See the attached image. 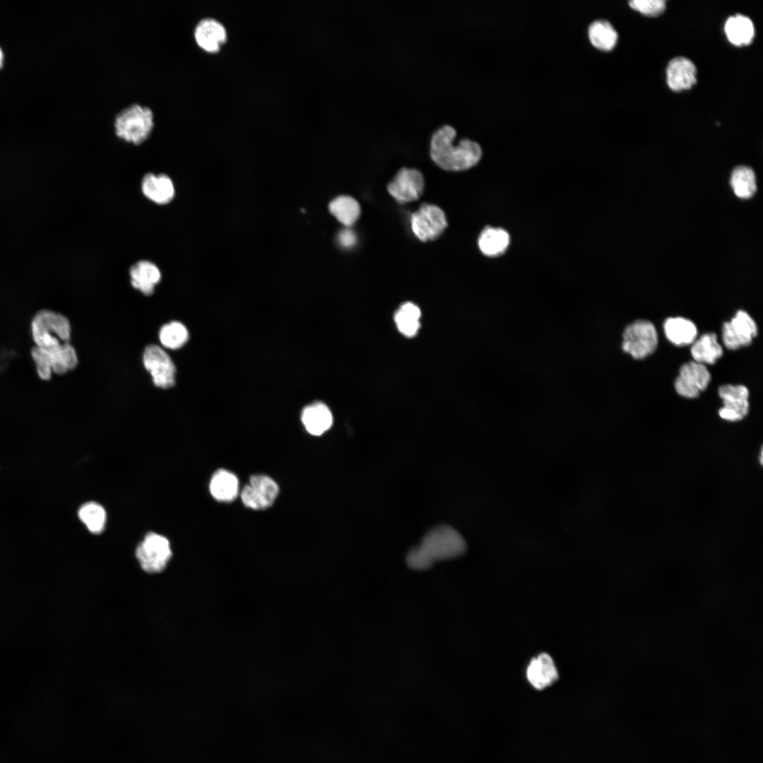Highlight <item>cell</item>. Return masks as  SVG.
I'll list each match as a JSON object with an SVG mask.
<instances>
[{
	"instance_id": "obj_1",
	"label": "cell",
	"mask_w": 763,
	"mask_h": 763,
	"mask_svg": "<svg viewBox=\"0 0 763 763\" xmlns=\"http://www.w3.org/2000/svg\"><path fill=\"white\" fill-rule=\"evenodd\" d=\"M456 129L443 124L432 133L430 142V155L432 161L447 171H461L475 166L482 157V148L475 141L461 138L454 144Z\"/></svg>"
},
{
	"instance_id": "obj_2",
	"label": "cell",
	"mask_w": 763,
	"mask_h": 763,
	"mask_svg": "<svg viewBox=\"0 0 763 763\" xmlns=\"http://www.w3.org/2000/svg\"><path fill=\"white\" fill-rule=\"evenodd\" d=\"M466 550V541L456 530L449 526H439L426 533L420 544L408 552L406 562L413 569L425 570L435 562L456 557Z\"/></svg>"
},
{
	"instance_id": "obj_3",
	"label": "cell",
	"mask_w": 763,
	"mask_h": 763,
	"mask_svg": "<svg viewBox=\"0 0 763 763\" xmlns=\"http://www.w3.org/2000/svg\"><path fill=\"white\" fill-rule=\"evenodd\" d=\"M154 126V115L148 107L133 104L122 110L115 117L114 127L119 138L134 145L144 142Z\"/></svg>"
},
{
	"instance_id": "obj_4",
	"label": "cell",
	"mask_w": 763,
	"mask_h": 763,
	"mask_svg": "<svg viewBox=\"0 0 763 763\" xmlns=\"http://www.w3.org/2000/svg\"><path fill=\"white\" fill-rule=\"evenodd\" d=\"M32 336L36 346L50 348L68 343L71 326L66 317L49 310L37 312L31 323Z\"/></svg>"
},
{
	"instance_id": "obj_5",
	"label": "cell",
	"mask_w": 763,
	"mask_h": 763,
	"mask_svg": "<svg viewBox=\"0 0 763 763\" xmlns=\"http://www.w3.org/2000/svg\"><path fill=\"white\" fill-rule=\"evenodd\" d=\"M172 555L170 541L156 533H148L138 544L136 557L141 569L148 574L162 572Z\"/></svg>"
},
{
	"instance_id": "obj_6",
	"label": "cell",
	"mask_w": 763,
	"mask_h": 763,
	"mask_svg": "<svg viewBox=\"0 0 763 763\" xmlns=\"http://www.w3.org/2000/svg\"><path fill=\"white\" fill-rule=\"evenodd\" d=\"M657 344V332L649 321L637 320L624 331L622 348L635 359H642L651 354Z\"/></svg>"
},
{
	"instance_id": "obj_7",
	"label": "cell",
	"mask_w": 763,
	"mask_h": 763,
	"mask_svg": "<svg viewBox=\"0 0 763 763\" xmlns=\"http://www.w3.org/2000/svg\"><path fill=\"white\" fill-rule=\"evenodd\" d=\"M414 235L422 242L432 240L441 235L447 226L444 211L433 204H422L410 216Z\"/></svg>"
},
{
	"instance_id": "obj_8",
	"label": "cell",
	"mask_w": 763,
	"mask_h": 763,
	"mask_svg": "<svg viewBox=\"0 0 763 763\" xmlns=\"http://www.w3.org/2000/svg\"><path fill=\"white\" fill-rule=\"evenodd\" d=\"M424 187V177L420 170L402 167L389 183L387 190L396 201L405 203L419 199Z\"/></svg>"
},
{
	"instance_id": "obj_9",
	"label": "cell",
	"mask_w": 763,
	"mask_h": 763,
	"mask_svg": "<svg viewBox=\"0 0 763 763\" xmlns=\"http://www.w3.org/2000/svg\"><path fill=\"white\" fill-rule=\"evenodd\" d=\"M279 492L277 483L266 475H254L241 492L243 504L253 509H265L275 502Z\"/></svg>"
},
{
	"instance_id": "obj_10",
	"label": "cell",
	"mask_w": 763,
	"mask_h": 763,
	"mask_svg": "<svg viewBox=\"0 0 763 763\" xmlns=\"http://www.w3.org/2000/svg\"><path fill=\"white\" fill-rule=\"evenodd\" d=\"M143 360L155 386L168 389L175 385L176 368L163 349L156 345L147 346L143 353Z\"/></svg>"
},
{
	"instance_id": "obj_11",
	"label": "cell",
	"mask_w": 763,
	"mask_h": 763,
	"mask_svg": "<svg viewBox=\"0 0 763 763\" xmlns=\"http://www.w3.org/2000/svg\"><path fill=\"white\" fill-rule=\"evenodd\" d=\"M757 334L755 321L745 311L739 310L735 316L723 326V342L730 350H736L751 343Z\"/></svg>"
},
{
	"instance_id": "obj_12",
	"label": "cell",
	"mask_w": 763,
	"mask_h": 763,
	"mask_svg": "<svg viewBox=\"0 0 763 763\" xmlns=\"http://www.w3.org/2000/svg\"><path fill=\"white\" fill-rule=\"evenodd\" d=\"M710 379V373L704 364L691 361L680 367L675 388L682 396L695 398L707 387Z\"/></svg>"
},
{
	"instance_id": "obj_13",
	"label": "cell",
	"mask_w": 763,
	"mask_h": 763,
	"mask_svg": "<svg viewBox=\"0 0 763 763\" xmlns=\"http://www.w3.org/2000/svg\"><path fill=\"white\" fill-rule=\"evenodd\" d=\"M718 394L723 403L718 411L721 418L733 422L742 420L747 414L749 392L745 386L723 385L718 389Z\"/></svg>"
},
{
	"instance_id": "obj_14",
	"label": "cell",
	"mask_w": 763,
	"mask_h": 763,
	"mask_svg": "<svg viewBox=\"0 0 763 763\" xmlns=\"http://www.w3.org/2000/svg\"><path fill=\"white\" fill-rule=\"evenodd\" d=\"M194 37L196 45L208 53L218 52L227 40V32L224 25L215 18L208 17L201 19L196 25Z\"/></svg>"
},
{
	"instance_id": "obj_15",
	"label": "cell",
	"mask_w": 763,
	"mask_h": 763,
	"mask_svg": "<svg viewBox=\"0 0 763 763\" xmlns=\"http://www.w3.org/2000/svg\"><path fill=\"white\" fill-rule=\"evenodd\" d=\"M526 676L535 689L543 690L558 679V673L550 656L543 653L531 661Z\"/></svg>"
},
{
	"instance_id": "obj_16",
	"label": "cell",
	"mask_w": 763,
	"mask_h": 763,
	"mask_svg": "<svg viewBox=\"0 0 763 763\" xmlns=\"http://www.w3.org/2000/svg\"><path fill=\"white\" fill-rule=\"evenodd\" d=\"M667 83L675 91L690 88L696 83V67L688 59L678 57L670 61L666 69Z\"/></svg>"
},
{
	"instance_id": "obj_17",
	"label": "cell",
	"mask_w": 763,
	"mask_h": 763,
	"mask_svg": "<svg viewBox=\"0 0 763 763\" xmlns=\"http://www.w3.org/2000/svg\"><path fill=\"white\" fill-rule=\"evenodd\" d=\"M141 190L147 199L162 205L170 203L175 194L172 179L165 174H146L142 179Z\"/></svg>"
},
{
	"instance_id": "obj_18",
	"label": "cell",
	"mask_w": 763,
	"mask_h": 763,
	"mask_svg": "<svg viewBox=\"0 0 763 763\" xmlns=\"http://www.w3.org/2000/svg\"><path fill=\"white\" fill-rule=\"evenodd\" d=\"M129 274L131 285L146 295L153 293L155 285L161 279L158 267L147 260L135 263L131 267Z\"/></svg>"
},
{
	"instance_id": "obj_19",
	"label": "cell",
	"mask_w": 763,
	"mask_h": 763,
	"mask_svg": "<svg viewBox=\"0 0 763 763\" xmlns=\"http://www.w3.org/2000/svg\"><path fill=\"white\" fill-rule=\"evenodd\" d=\"M301 419L307 431L313 435L322 434L333 423V415L330 409L320 402L305 407Z\"/></svg>"
},
{
	"instance_id": "obj_20",
	"label": "cell",
	"mask_w": 763,
	"mask_h": 763,
	"mask_svg": "<svg viewBox=\"0 0 763 763\" xmlns=\"http://www.w3.org/2000/svg\"><path fill=\"white\" fill-rule=\"evenodd\" d=\"M667 338L676 345H686L694 343L697 335L694 324L682 317L668 318L663 324Z\"/></svg>"
},
{
	"instance_id": "obj_21",
	"label": "cell",
	"mask_w": 763,
	"mask_h": 763,
	"mask_svg": "<svg viewBox=\"0 0 763 763\" xmlns=\"http://www.w3.org/2000/svg\"><path fill=\"white\" fill-rule=\"evenodd\" d=\"M209 488L211 495L216 500L232 502L238 494V479L233 473L219 469L213 475Z\"/></svg>"
},
{
	"instance_id": "obj_22",
	"label": "cell",
	"mask_w": 763,
	"mask_h": 763,
	"mask_svg": "<svg viewBox=\"0 0 763 763\" xmlns=\"http://www.w3.org/2000/svg\"><path fill=\"white\" fill-rule=\"evenodd\" d=\"M724 30L728 40L736 46L750 44L755 35L752 20L741 14L729 17Z\"/></svg>"
},
{
	"instance_id": "obj_23",
	"label": "cell",
	"mask_w": 763,
	"mask_h": 763,
	"mask_svg": "<svg viewBox=\"0 0 763 763\" xmlns=\"http://www.w3.org/2000/svg\"><path fill=\"white\" fill-rule=\"evenodd\" d=\"M694 361L701 364H714L723 354V349L717 342L714 333L703 334L695 340L691 347Z\"/></svg>"
},
{
	"instance_id": "obj_24",
	"label": "cell",
	"mask_w": 763,
	"mask_h": 763,
	"mask_svg": "<svg viewBox=\"0 0 763 763\" xmlns=\"http://www.w3.org/2000/svg\"><path fill=\"white\" fill-rule=\"evenodd\" d=\"M509 235L502 228L486 227L482 231L478 244L481 252L489 256L504 252L509 244Z\"/></svg>"
},
{
	"instance_id": "obj_25",
	"label": "cell",
	"mask_w": 763,
	"mask_h": 763,
	"mask_svg": "<svg viewBox=\"0 0 763 763\" xmlns=\"http://www.w3.org/2000/svg\"><path fill=\"white\" fill-rule=\"evenodd\" d=\"M331 213L346 227L353 225L359 218L361 208L359 203L350 196H339L329 206Z\"/></svg>"
},
{
	"instance_id": "obj_26",
	"label": "cell",
	"mask_w": 763,
	"mask_h": 763,
	"mask_svg": "<svg viewBox=\"0 0 763 763\" xmlns=\"http://www.w3.org/2000/svg\"><path fill=\"white\" fill-rule=\"evenodd\" d=\"M52 372L62 374L76 367L78 363L76 353L69 343L46 348Z\"/></svg>"
},
{
	"instance_id": "obj_27",
	"label": "cell",
	"mask_w": 763,
	"mask_h": 763,
	"mask_svg": "<svg viewBox=\"0 0 763 763\" xmlns=\"http://www.w3.org/2000/svg\"><path fill=\"white\" fill-rule=\"evenodd\" d=\"M588 37L596 47L602 50H610L616 45L617 32L608 21L597 20L588 27Z\"/></svg>"
},
{
	"instance_id": "obj_28",
	"label": "cell",
	"mask_w": 763,
	"mask_h": 763,
	"mask_svg": "<svg viewBox=\"0 0 763 763\" xmlns=\"http://www.w3.org/2000/svg\"><path fill=\"white\" fill-rule=\"evenodd\" d=\"M420 310L412 302L403 304L395 314L399 331L408 337L415 336L420 327Z\"/></svg>"
},
{
	"instance_id": "obj_29",
	"label": "cell",
	"mask_w": 763,
	"mask_h": 763,
	"mask_svg": "<svg viewBox=\"0 0 763 763\" xmlns=\"http://www.w3.org/2000/svg\"><path fill=\"white\" fill-rule=\"evenodd\" d=\"M731 184L737 196L741 199L750 198L757 189L753 170L745 166L735 168L731 175Z\"/></svg>"
},
{
	"instance_id": "obj_30",
	"label": "cell",
	"mask_w": 763,
	"mask_h": 763,
	"mask_svg": "<svg viewBox=\"0 0 763 763\" xmlns=\"http://www.w3.org/2000/svg\"><path fill=\"white\" fill-rule=\"evenodd\" d=\"M78 517L91 533H100L105 528L106 512L98 503L89 502L83 504L78 510Z\"/></svg>"
},
{
	"instance_id": "obj_31",
	"label": "cell",
	"mask_w": 763,
	"mask_h": 763,
	"mask_svg": "<svg viewBox=\"0 0 763 763\" xmlns=\"http://www.w3.org/2000/svg\"><path fill=\"white\" fill-rule=\"evenodd\" d=\"M161 343L167 348L176 350L182 347L188 341L189 333L180 322L172 321L164 325L159 333Z\"/></svg>"
},
{
	"instance_id": "obj_32",
	"label": "cell",
	"mask_w": 763,
	"mask_h": 763,
	"mask_svg": "<svg viewBox=\"0 0 763 763\" xmlns=\"http://www.w3.org/2000/svg\"><path fill=\"white\" fill-rule=\"evenodd\" d=\"M31 355L36 365L37 374L40 379L48 380L52 376V368L46 348L35 346L31 350Z\"/></svg>"
},
{
	"instance_id": "obj_33",
	"label": "cell",
	"mask_w": 763,
	"mask_h": 763,
	"mask_svg": "<svg viewBox=\"0 0 763 763\" xmlns=\"http://www.w3.org/2000/svg\"><path fill=\"white\" fill-rule=\"evenodd\" d=\"M629 4L632 8L647 16L659 15L666 7L664 0H632Z\"/></svg>"
},
{
	"instance_id": "obj_34",
	"label": "cell",
	"mask_w": 763,
	"mask_h": 763,
	"mask_svg": "<svg viewBox=\"0 0 763 763\" xmlns=\"http://www.w3.org/2000/svg\"><path fill=\"white\" fill-rule=\"evenodd\" d=\"M356 240L355 234L349 229L341 230L338 236L339 244L344 248L352 247L355 244Z\"/></svg>"
},
{
	"instance_id": "obj_35",
	"label": "cell",
	"mask_w": 763,
	"mask_h": 763,
	"mask_svg": "<svg viewBox=\"0 0 763 763\" xmlns=\"http://www.w3.org/2000/svg\"><path fill=\"white\" fill-rule=\"evenodd\" d=\"M3 57H4L3 53H2V51H1V49L0 48V69H1V67L2 66V64H3Z\"/></svg>"
}]
</instances>
